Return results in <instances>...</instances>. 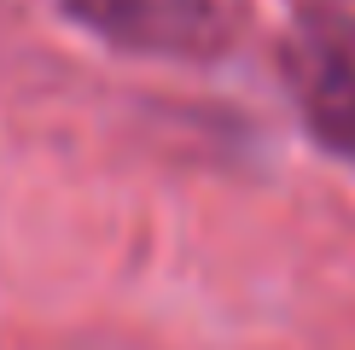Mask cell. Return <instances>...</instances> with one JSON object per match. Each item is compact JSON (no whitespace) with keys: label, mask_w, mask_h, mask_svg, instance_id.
<instances>
[{"label":"cell","mask_w":355,"mask_h":350,"mask_svg":"<svg viewBox=\"0 0 355 350\" xmlns=\"http://www.w3.org/2000/svg\"><path fill=\"white\" fill-rule=\"evenodd\" d=\"M279 76L297 99L309 135L355 164V12L303 6L279 47Z\"/></svg>","instance_id":"6da1fadb"},{"label":"cell","mask_w":355,"mask_h":350,"mask_svg":"<svg viewBox=\"0 0 355 350\" xmlns=\"http://www.w3.org/2000/svg\"><path fill=\"white\" fill-rule=\"evenodd\" d=\"M64 12L123 53L181 65H210L245 29V0H64Z\"/></svg>","instance_id":"7a4b0ae2"}]
</instances>
